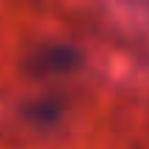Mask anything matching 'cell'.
Segmentation results:
<instances>
[{
  "label": "cell",
  "instance_id": "1",
  "mask_svg": "<svg viewBox=\"0 0 149 149\" xmlns=\"http://www.w3.org/2000/svg\"><path fill=\"white\" fill-rule=\"evenodd\" d=\"M72 66H77V55L72 47L64 44H50L33 58V69L42 74H53V72H69Z\"/></svg>",
  "mask_w": 149,
  "mask_h": 149
}]
</instances>
